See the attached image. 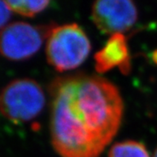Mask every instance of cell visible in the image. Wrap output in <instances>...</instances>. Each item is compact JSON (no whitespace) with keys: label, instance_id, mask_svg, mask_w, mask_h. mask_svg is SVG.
<instances>
[{"label":"cell","instance_id":"cell-11","mask_svg":"<svg viewBox=\"0 0 157 157\" xmlns=\"http://www.w3.org/2000/svg\"><path fill=\"white\" fill-rule=\"evenodd\" d=\"M154 157H157V147L156 149H155V154H154Z\"/></svg>","mask_w":157,"mask_h":157},{"label":"cell","instance_id":"cell-2","mask_svg":"<svg viewBox=\"0 0 157 157\" xmlns=\"http://www.w3.org/2000/svg\"><path fill=\"white\" fill-rule=\"evenodd\" d=\"M90 52L89 39L77 24H66L49 29L46 36V59L58 72L79 67Z\"/></svg>","mask_w":157,"mask_h":157},{"label":"cell","instance_id":"cell-3","mask_svg":"<svg viewBox=\"0 0 157 157\" xmlns=\"http://www.w3.org/2000/svg\"><path fill=\"white\" fill-rule=\"evenodd\" d=\"M45 103L42 87L31 78L12 80L0 94V112L16 124L33 120L42 112Z\"/></svg>","mask_w":157,"mask_h":157},{"label":"cell","instance_id":"cell-8","mask_svg":"<svg viewBox=\"0 0 157 157\" xmlns=\"http://www.w3.org/2000/svg\"><path fill=\"white\" fill-rule=\"evenodd\" d=\"M11 11L16 12L25 17H32L40 13L49 6L50 2L43 1H32V0H16L6 1Z\"/></svg>","mask_w":157,"mask_h":157},{"label":"cell","instance_id":"cell-9","mask_svg":"<svg viewBox=\"0 0 157 157\" xmlns=\"http://www.w3.org/2000/svg\"><path fill=\"white\" fill-rule=\"evenodd\" d=\"M11 10L7 3L0 1V28H4L7 21L10 19L11 15Z\"/></svg>","mask_w":157,"mask_h":157},{"label":"cell","instance_id":"cell-10","mask_svg":"<svg viewBox=\"0 0 157 157\" xmlns=\"http://www.w3.org/2000/svg\"><path fill=\"white\" fill-rule=\"evenodd\" d=\"M152 59H153V60L155 61V63H156V64H157V50L155 51V52H153V55H152Z\"/></svg>","mask_w":157,"mask_h":157},{"label":"cell","instance_id":"cell-6","mask_svg":"<svg viewBox=\"0 0 157 157\" xmlns=\"http://www.w3.org/2000/svg\"><path fill=\"white\" fill-rule=\"evenodd\" d=\"M95 70L105 73L117 67L124 74L131 70V59L128 45L123 33L111 35L106 44L94 56Z\"/></svg>","mask_w":157,"mask_h":157},{"label":"cell","instance_id":"cell-1","mask_svg":"<svg viewBox=\"0 0 157 157\" xmlns=\"http://www.w3.org/2000/svg\"><path fill=\"white\" fill-rule=\"evenodd\" d=\"M51 135L61 157H99L121 127L124 105L115 85L96 75L56 79L51 88Z\"/></svg>","mask_w":157,"mask_h":157},{"label":"cell","instance_id":"cell-4","mask_svg":"<svg viewBox=\"0 0 157 157\" xmlns=\"http://www.w3.org/2000/svg\"><path fill=\"white\" fill-rule=\"evenodd\" d=\"M48 31L25 22L9 24L0 31V53L14 61L27 59L40 49Z\"/></svg>","mask_w":157,"mask_h":157},{"label":"cell","instance_id":"cell-7","mask_svg":"<svg viewBox=\"0 0 157 157\" xmlns=\"http://www.w3.org/2000/svg\"><path fill=\"white\" fill-rule=\"evenodd\" d=\"M108 157H150L145 145L135 140L117 142L110 148Z\"/></svg>","mask_w":157,"mask_h":157},{"label":"cell","instance_id":"cell-5","mask_svg":"<svg viewBox=\"0 0 157 157\" xmlns=\"http://www.w3.org/2000/svg\"><path fill=\"white\" fill-rule=\"evenodd\" d=\"M137 17V8L130 0H100L92 6L94 23L104 33H123L135 25Z\"/></svg>","mask_w":157,"mask_h":157}]
</instances>
